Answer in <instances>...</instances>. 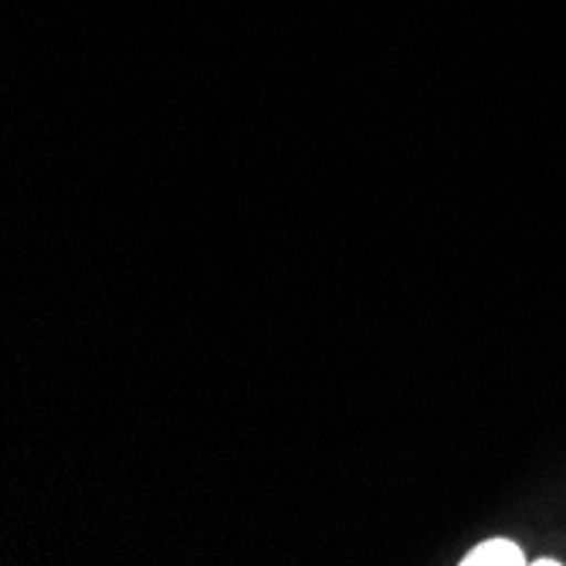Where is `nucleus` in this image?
<instances>
[{"mask_svg":"<svg viewBox=\"0 0 566 566\" xmlns=\"http://www.w3.org/2000/svg\"><path fill=\"white\" fill-rule=\"evenodd\" d=\"M536 566H559L563 559H553V556H539V559H533Z\"/></svg>","mask_w":566,"mask_h":566,"instance_id":"nucleus-2","label":"nucleus"},{"mask_svg":"<svg viewBox=\"0 0 566 566\" xmlns=\"http://www.w3.org/2000/svg\"><path fill=\"white\" fill-rule=\"evenodd\" d=\"M523 563H530L523 546L505 536L479 543L475 549L465 553V559H461V566H523Z\"/></svg>","mask_w":566,"mask_h":566,"instance_id":"nucleus-1","label":"nucleus"}]
</instances>
